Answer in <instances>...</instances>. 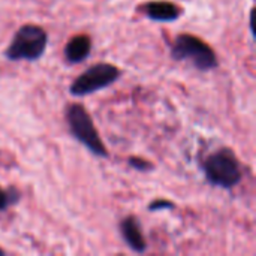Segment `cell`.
<instances>
[{"label":"cell","instance_id":"obj_4","mask_svg":"<svg viewBox=\"0 0 256 256\" xmlns=\"http://www.w3.org/2000/svg\"><path fill=\"white\" fill-rule=\"evenodd\" d=\"M66 120H68V126H69L72 136L80 144H82L92 154L98 158H108V148L104 144L93 123L92 116L82 105L80 104L69 105L66 111Z\"/></svg>","mask_w":256,"mask_h":256},{"label":"cell","instance_id":"obj_3","mask_svg":"<svg viewBox=\"0 0 256 256\" xmlns=\"http://www.w3.org/2000/svg\"><path fill=\"white\" fill-rule=\"evenodd\" d=\"M171 57L176 62H190L201 72L213 70L219 66V58L214 50L201 38L189 33H182L174 39Z\"/></svg>","mask_w":256,"mask_h":256},{"label":"cell","instance_id":"obj_11","mask_svg":"<svg viewBox=\"0 0 256 256\" xmlns=\"http://www.w3.org/2000/svg\"><path fill=\"white\" fill-rule=\"evenodd\" d=\"M176 206L171 201L166 200H156L148 206V212H158V210H172Z\"/></svg>","mask_w":256,"mask_h":256},{"label":"cell","instance_id":"obj_2","mask_svg":"<svg viewBox=\"0 0 256 256\" xmlns=\"http://www.w3.org/2000/svg\"><path fill=\"white\" fill-rule=\"evenodd\" d=\"M48 45V33L36 24H24L21 26L9 46L4 50V57L10 62H36L39 60Z\"/></svg>","mask_w":256,"mask_h":256},{"label":"cell","instance_id":"obj_1","mask_svg":"<svg viewBox=\"0 0 256 256\" xmlns=\"http://www.w3.org/2000/svg\"><path fill=\"white\" fill-rule=\"evenodd\" d=\"M202 172L210 184L220 189H232L243 180L242 164L228 147L210 153L202 162Z\"/></svg>","mask_w":256,"mask_h":256},{"label":"cell","instance_id":"obj_9","mask_svg":"<svg viewBox=\"0 0 256 256\" xmlns=\"http://www.w3.org/2000/svg\"><path fill=\"white\" fill-rule=\"evenodd\" d=\"M20 201V192L15 188H0V212L8 210Z\"/></svg>","mask_w":256,"mask_h":256},{"label":"cell","instance_id":"obj_10","mask_svg":"<svg viewBox=\"0 0 256 256\" xmlns=\"http://www.w3.org/2000/svg\"><path fill=\"white\" fill-rule=\"evenodd\" d=\"M128 164H129L130 168H134V170H136L140 172H148V171H152L154 168L150 160H146V159H141V158H135V156L129 158Z\"/></svg>","mask_w":256,"mask_h":256},{"label":"cell","instance_id":"obj_7","mask_svg":"<svg viewBox=\"0 0 256 256\" xmlns=\"http://www.w3.org/2000/svg\"><path fill=\"white\" fill-rule=\"evenodd\" d=\"M142 10L147 18H150L152 21H159V22L177 21L182 15V8L166 0H153V2L144 3Z\"/></svg>","mask_w":256,"mask_h":256},{"label":"cell","instance_id":"obj_5","mask_svg":"<svg viewBox=\"0 0 256 256\" xmlns=\"http://www.w3.org/2000/svg\"><path fill=\"white\" fill-rule=\"evenodd\" d=\"M120 78V69L112 63H94L80 74L70 84L69 93L75 98H84L112 86Z\"/></svg>","mask_w":256,"mask_h":256},{"label":"cell","instance_id":"obj_8","mask_svg":"<svg viewBox=\"0 0 256 256\" xmlns=\"http://www.w3.org/2000/svg\"><path fill=\"white\" fill-rule=\"evenodd\" d=\"M92 51V39L87 34H76L69 39L64 46V58L70 64L82 63L88 58Z\"/></svg>","mask_w":256,"mask_h":256},{"label":"cell","instance_id":"obj_6","mask_svg":"<svg viewBox=\"0 0 256 256\" xmlns=\"http://www.w3.org/2000/svg\"><path fill=\"white\" fill-rule=\"evenodd\" d=\"M118 230H120V236L123 242L128 244L130 250L136 254H144L147 250V242L142 236V230H141V224L138 218L128 216L122 219Z\"/></svg>","mask_w":256,"mask_h":256},{"label":"cell","instance_id":"obj_12","mask_svg":"<svg viewBox=\"0 0 256 256\" xmlns=\"http://www.w3.org/2000/svg\"><path fill=\"white\" fill-rule=\"evenodd\" d=\"M2 255H4V252H3V250L0 249V256H2Z\"/></svg>","mask_w":256,"mask_h":256}]
</instances>
